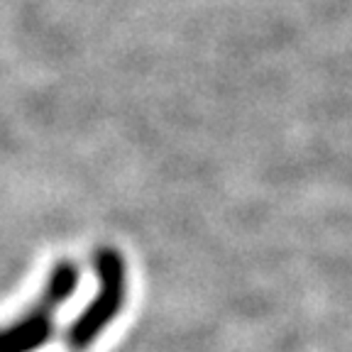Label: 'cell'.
<instances>
[{"instance_id":"cell-1","label":"cell","mask_w":352,"mask_h":352,"mask_svg":"<svg viewBox=\"0 0 352 352\" xmlns=\"http://www.w3.org/2000/svg\"><path fill=\"white\" fill-rule=\"evenodd\" d=\"M94 270L98 292L66 330V345L74 352H83L94 345L125 306L127 267L122 254L116 248H98L94 252Z\"/></svg>"},{"instance_id":"cell-2","label":"cell","mask_w":352,"mask_h":352,"mask_svg":"<svg viewBox=\"0 0 352 352\" xmlns=\"http://www.w3.org/2000/svg\"><path fill=\"white\" fill-rule=\"evenodd\" d=\"M78 286V267L72 259H59L52 267L50 279L39 298L22 318L0 328V352H34L54 336V311L74 296Z\"/></svg>"}]
</instances>
